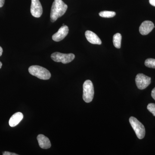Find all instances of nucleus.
Listing matches in <instances>:
<instances>
[{
    "mask_svg": "<svg viewBox=\"0 0 155 155\" xmlns=\"http://www.w3.org/2000/svg\"><path fill=\"white\" fill-rule=\"evenodd\" d=\"M68 6L62 0H54L51 8V22H55L58 18L63 16Z\"/></svg>",
    "mask_w": 155,
    "mask_h": 155,
    "instance_id": "f257e3e1",
    "label": "nucleus"
},
{
    "mask_svg": "<svg viewBox=\"0 0 155 155\" xmlns=\"http://www.w3.org/2000/svg\"><path fill=\"white\" fill-rule=\"evenodd\" d=\"M28 72L31 75L42 80H48L51 77V73L47 69L37 65L29 67Z\"/></svg>",
    "mask_w": 155,
    "mask_h": 155,
    "instance_id": "f03ea898",
    "label": "nucleus"
},
{
    "mask_svg": "<svg viewBox=\"0 0 155 155\" xmlns=\"http://www.w3.org/2000/svg\"><path fill=\"white\" fill-rule=\"evenodd\" d=\"M83 99L86 103L91 102L94 96V88L91 81L87 80L83 84Z\"/></svg>",
    "mask_w": 155,
    "mask_h": 155,
    "instance_id": "7ed1b4c3",
    "label": "nucleus"
},
{
    "mask_svg": "<svg viewBox=\"0 0 155 155\" xmlns=\"http://www.w3.org/2000/svg\"><path fill=\"white\" fill-rule=\"evenodd\" d=\"M131 127L135 131L137 136L139 139L143 138L145 135V129L144 126L135 117L131 116L129 119Z\"/></svg>",
    "mask_w": 155,
    "mask_h": 155,
    "instance_id": "20e7f679",
    "label": "nucleus"
},
{
    "mask_svg": "<svg viewBox=\"0 0 155 155\" xmlns=\"http://www.w3.org/2000/svg\"><path fill=\"white\" fill-rule=\"evenodd\" d=\"M75 58L74 54H63L60 52H55L52 54L51 58L56 62H61L64 64H68L72 62Z\"/></svg>",
    "mask_w": 155,
    "mask_h": 155,
    "instance_id": "39448f33",
    "label": "nucleus"
},
{
    "mask_svg": "<svg viewBox=\"0 0 155 155\" xmlns=\"http://www.w3.org/2000/svg\"><path fill=\"white\" fill-rule=\"evenodd\" d=\"M151 78L147 75L139 73L136 75L135 82L137 86L140 90L144 89L147 88L151 83Z\"/></svg>",
    "mask_w": 155,
    "mask_h": 155,
    "instance_id": "423d86ee",
    "label": "nucleus"
},
{
    "mask_svg": "<svg viewBox=\"0 0 155 155\" xmlns=\"http://www.w3.org/2000/svg\"><path fill=\"white\" fill-rule=\"evenodd\" d=\"M31 13L34 17L39 18L43 13L42 7L39 0H31Z\"/></svg>",
    "mask_w": 155,
    "mask_h": 155,
    "instance_id": "0eeeda50",
    "label": "nucleus"
},
{
    "mask_svg": "<svg viewBox=\"0 0 155 155\" xmlns=\"http://www.w3.org/2000/svg\"><path fill=\"white\" fill-rule=\"evenodd\" d=\"M69 31V27L67 25H62L58 32L53 35L52 39L54 41L56 42L61 41L67 36Z\"/></svg>",
    "mask_w": 155,
    "mask_h": 155,
    "instance_id": "6e6552de",
    "label": "nucleus"
},
{
    "mask_svg": "<svg viewBox=\"0 0 155 155\" xmlns=\"http://www.w3.org/2000/svg\"><path fill=\"white\" fill-rule=\"evenodd\" d=\"M154 28H155V26L152 22L145 21L140 26L139 31L142 35H147L153 30Z\"/></svg>",
    "mask_w": 155,
    "mask_h": 155,
    "instance_id": "1a4fd4ad",
    "label": "nucleus"
},
{
    "mask_svg": "<svg viewBox=\"0 0 155 155\" xmlns=\"http://www.w3.org/2000/svg\"><path fill=\"white\" fill-rule=\"evenodd\" d=\"M85 37L87 40L92 44L100 45L102 41L101 39L94 32L91 31H87L85 33Z\"/></svg>",
    "mask_w": 155,
    "mask_h": 155,
    "instance_id": "9d476101",
    "label": "nucleus"
},
{
    "mask_svg": "<svg viewBox=\"0 0 155 155\" xmlns=\"http://www.w3.org/2000/svg\"><path fill=\"white\" fill-rule=\"evenodd\" d=\"M39 145L41 148L48 149L51 147V143L48 138L43 134H39L37 137Z\"/></svg>",
    "mask_w": 155,
    "mask_h": 155,
    "instance_id": "9b49d317",
    "label": "nucleus"
},
{
    "mask_svg": "<svg viewBox=\"0 0 155 155\" xmlns=\"http://www.w3.org/2000/svg\"><path fill=\"white\" fill-rule=\"evenodd\" d=\"M23 115L22 113L18 112L14 114L11 118H10L9 121V124L11 127H15L19 124V122L23 119Z\"/></svg>",
    "mask_w": 155,
    "mask_h": 155,
    "instance_id": "f8f14e48",
    "label": "nucleus"
},
{
    "mask_svg": "<svg viewBox=\"0 0 155 155\" xmlns=\"http://www.w3.org/2000/svg\"><path fill=\"white\" fill-rule=\"evenodd\" d=\"M122 35L119 33H116L113 37V43L114 46L117 48L119 49L121 47Z\"/></svg>",
    "mask_w": 155,
    "mask_h": 155,
    "instance_id": "ddd939ff",
    "label": "nucleus"
},
{
    "mask_svg": "<svg viewBox=\"0 0 155 155\" xmlns=\"http://www.w3.org/2000/svg\"><path fill=\"white\" fill-rule=\"evenodd\" d=\"M116 14V12L114 11H103L99 13L100 17L104 18H112L115 17Z\"/></svg>",
    "mask_w": 155,
    "mask_h": 155,
    "instance_id": "4468645a",
    "label": "nucleus"
},
{
    "mask_svg": "<svg viewBox=\"0 0 155 155\" xmlns=\"http://www.w3.org/2000/svg\"><path fill=\"white\" fill-rule=\"evenodd\" d=\"M145 65L149 68L155 69V59L148 58L145 61Z\"/></svg>",
    "mask_w": 155,
    "mask_h": 155,
    "instance_id": "2eb2a0df",
    "label": "nucleus"
},
{
    "mask_svg": "<svg viewBox=\"0 0 155 155\" xmlns=\"http://www.w3.org/2000/svg\"><path fill=\"white\" fill-rule=\"evenodd\" d=\"M147 109L155 116V104L153 103L149 104L147 107Z\"/></svg>",
    "mask_w": 155,
    "mask_h": 155,
    "instance_id": "dca6fc26",
    "label": "nucleus"
},
{
    "mask_svg": "<svg viewBox=\"0 0 155 155\" xmlns=\"http://www.w3.org/2000/svg\"><path fill=\"white\" fill-rule=\"evenodd\" d=\"M3 155H17V154L15 153H12L11 152H4V153H3Z\"/></svg>",
    "mask_w": 155,
    "mask_h": 155,
    "instance_id": "f3484780",
    "label": "nucleus"
},
{
    "mask_svg": "<svg viewBox=\"0 0 155 155\" xmlns=\"http://www.w3.org/2000/svg\"><path fill=\"white\" fill-rule=\"evenodd\" d=\"M151 96L155 100V87L153 89L151 92Z\"/></svg>",
    "mask_w": 155,
    "mask_h": 155,
    "instance_id": "a211bd4d",
    "label": "nucleus"
},
{
    "mask_svg": "<svg viewBox=\"0 0 155 155\" xmlns=\"http://www.w3.org/2000/svg\"><path fill=\"white\" fill-rule=\"evenodd\" d=\"M5 0H0V8H2L5 4Z\"/></svg>",
    "mask_w": 155,
    "mask_h": 155,
    "instance_id": "6ab92c4d",
    "label": "nucleus"
},
{
    "mask_svg": "<svg viewBox=\"0 0 155 155\" xmlns=\"http://www.w3.org/2000/svg\"><path fill=\"white\" fill-rule=\"evenodd\" d=\"M149 2L151 5L155 7V0H149Z\"/></svg>",
    "mask_w": 155,
    "mask_h": 155,
    "instance_id": "aec40b11",
    "label": "nucleus"
},
{
    "mask_svg": "<svg viewBox=\"0 0 155 155\" xmlns=\"http://www.w3.org/2000/svg\"><path fill=\"white\" fill-rule=\"evenodd\" d=\"M3 51L2 48L0 46V57H1V56L2 55V54Z\"/></svg>",
    "mask_w": 155,
    "mask_h": 155,
    "instance_id": "412c9836",
    "label": "nucleus"
},
{
    "mask_svg": "<svg viewBox=\"0 0 155 155\" xmlns=\"http://www.w3.org/2000/svg\"><path fill=\"white\" fill-rule=\"evenodd\" d=\"M2 62L0 61V69H1V68H2Z\"/></svg>",
    "mask_w": 155,
    "mask_h": 155,
    "instance_id": "4be33fe9",
    "label": "nucleus"
}]
</instances>
